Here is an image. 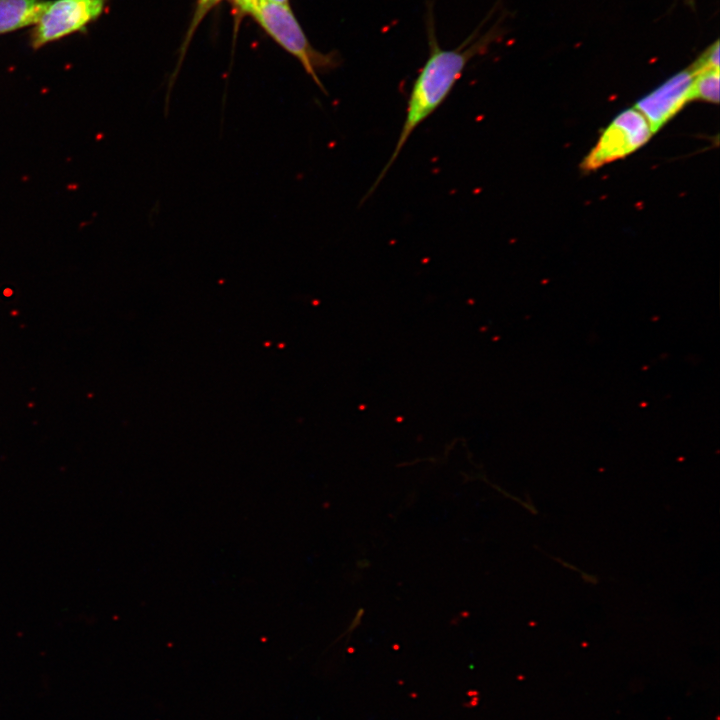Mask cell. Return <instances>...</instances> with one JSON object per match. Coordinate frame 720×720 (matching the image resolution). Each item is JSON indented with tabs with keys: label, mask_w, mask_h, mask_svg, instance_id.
Listing matches in <instances>:
<instances>
[{
	"label": "cell",
	"mask_w": 720,
	"mask_h": 720,
	"mask_svg": "<svg viewBox=\"0 0 720 720\" xmlns=\"http://www.w3.org/2000/svg\"><path fill=\"white\" fill-rule=\"evenodd\" d=\"M221 0H199L198 4L196 6L193 19L188 31V37L186 38V42L189 41V37L192 36V33L198 26V24L202 21L204 16L214 7L216 6Z\"/></svg>",
	"instance_id": "9c48e42d"
},
{
	"label": "cell",
	"mask_w": 720,
	"mask_h": 720,
	"mask_svg": "<svg viewBox=\"0 0 720 720\" xmlns=\"http://www.w3.org/2000/svg\"><path fill=\"white\" fill-rule=\"evenodd\" d=\"M47 1L0 0V35L34 25Z\"/></svg>",
	"instance_id": "8992f818"
},
{
	"label": "cell",
	"mask_w": 720,
	"mask_h": 720,
	"mask_svg": "<svg viewBox=\"0 0 720 720\" xmlns=\"http://www.w3.org/2000/svg\"><path fill=\"white\" fill-rule=\"evenodd\" d=\"M270 1L278 2V3H282V4H289L288 0H270Z\"/></svg>",
	"instance_id": "8fae6325"
},
{
	"label": "cell",
	"mask_w": 720,
	"mask_h": 720,
	"mask_svg": "<svg viewBox=\"0 0 720 720\" xmlns=\"http://www.w3.org/2000/svg\"><path fill=\"white\" fill-rule=\"evenodd\" d=\"M240 14L253 15L263 0H230Z\"/></svg>",
	"instance_id": "30bf717a"
},
{
	"label": "cell",
	"mask_w": 720,
	"mask_h": 720,
	"mask_svg": "<svg viewBox=\"0 0 720 720\" xmlns=\"http://www.w3.org/2000/svg\"><path fill=\"white\" fill-rule=\"evenodd\" d=\"M645 117L636 109L621 112L602 132L598 142L585 157L582 168L594 170L634 152L651 137Z\"/></svg>",
	"instance_id": "277c9868"
},
{
	"label": "cell",
	"mask_w": 720,
	"mask_h": 720,
	"mask_svg": "<svg viewBox=\"0 0 720 720\" xmlns=\"http://www.w3.org/2000/svg\"><path fill=\"white\" fill-rule=\"evenodd\" d=\"M252 17L285 51L295 57L320 90L327 94L319 73L340 65L336 52L322 53L309 42L289 4L263 0Z\"/></svg>",
	"instance_id": "7a4b0ae2"
},
{
	"label": "cell",
	"mask_w": 720,
	"mask_h": 720,
	"mask_svg": "<svg viewBox=\"0 0 720 720\" xmlns=\"http://www.w3.org/2000/svg\"><path fill=\"white\" fill-rule=\"evenodd\" d=\"M693 78L692 72L687 68L676 73L636 103L635 109L645 117L652 133L658 131L688 101H691Z\"/></svg>",
	"instance_id": "5b68a950"
},
{
	"label": "cell",
	"mask_w": 720,
	"mask_h": 720,
	"mask_svg": "<svg viewBox=\"0 0 720 720\" xmlns=\"http://www.w3.org/2000/svg\"><path fill=\"white\" fill-rule=\"evenodd\" d=\"M711 69H719V41L710 45L689 67L693 76Z\"/></svg>",
	"instance_id": "ba28073f"
},
{
	"label": "cell",
	"mask_w": 720,
	"mask_h": 720,
	"mask_svg": "<svg viewBox=\"0 0 720 720\" xmlns=\"http://www.w3.org/2000/svg\"><path fill=\"white\" fill-rule=\"evenodd\" d=\"M719 69H711L694 75L691 100L719 102Z\"/></svg>",
	"instance_id": "52a82bcc"
},
{
	"label": "cell",
	"mask_w": 720,
	"mask_h": 720,
	"mask_svg": "<svg viewBox=\"0 0 720 720\" xmlns=\"http://www.w3.org/2000/svg\"><path fill=\"white\" fill-rule=\"evenodd\" d=\"M108 0L47 1L30 35L33 49L86 31L104 12Z\"/></svg>",
	"instance_id": "3957f363"
},
{
	"label": "cell",
	"mask_w": 720,
	"mask_h": 720,
	"mask_svg": "<svg viewBox=\"0 0 720 720\" xmlns=\"http://www.w3.org/2000/svg\"><path fill=\"white\" fill-rule=\"evenodd\" d=\"M427 31L429 56L412 85L405 119L391 157L366 197L370 196L384 179L414 130L446 100L470 60L483 54L494 39L493 31L479 37H476L475 32L456 49L444 50L437 42L431 15L428 16Z\"/></svg>",
	"instance_id": "6da1fadb"
}]
</instances>
